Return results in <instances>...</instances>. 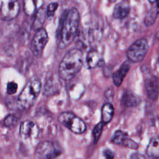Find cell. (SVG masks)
<instances>
[{"instance_id":"obj_1","label":"cell","mask_w":159,"mask_h":159,"mask_svg":"<svg viewBox=\"0 0 159 159\" xmlns=\"http://www.w3.org/2000/svg\"><path fill=\"white\" fill-rule=\"evenodd\" d=\"M60 21L57 32V44L59 49L67 47L77 35L80 24V14L75 8L65 12Z\"/></svg>"},{"instance_id":"obj_2","label":"cell","mask_w":159,"mask_h":159,"mask_svg":"<svg viewBox=\"0 0 159 159\" xmlns=\"http://www.w3.org/2000/svg\"><path fill=\"white\" fill-rule=\"evenodd\" d=\"M83 62V55L81 50H70L60 61L58 75L60 78L68 81L73 79L80 71Z\"/></svg>"},{"instance_id":"obj_3","label":"cell","mask_w":159,"mask_h":159,"mask_svg":"<svg viewBox=\"0 0 159 159\" xmlns=\"http://www.w3.org/2000/svg\"><path fill=\"white\" fill-rule=\"evenodd\" d=\"M42 89V84L37 77L31 78L26 83L19 94L17 103L19 107L27 109L34 105Z\"/></svg>"},{"instance_id":"obj_4","label":"cell","mask_w":159,"mask_h":159,"mask_svg":"<svg viewBox=\"0 0 159 159\" xmlns=\"http://www.w3.org/2000/svg\"><path fill=\"white\" fill-rule=\"evenodd\" d=\"M58 121L75 134H82L86 130V124L80 117L70 112H61L58 117Z\"/></svg>"},{"instance_id":"obj_5","label":"cell","mask_w":159,"mask_h":159,"mask_svg":"<svg viewBox=\"0 0 159 159\" xmlns=\"http://www.w3.org/2000/svg\"><path fill=\"white\" fill-rule=\"evenodd\" d=\"M148 48V43L146 39H139L133 43L128 48L127 57L129 61L132 62H140L145 57Z\"/></svg>"},{"instance_id":"obj_6","label":"cell","mask_w":159,"mask_h":159,"mask_svg":"<svg viewBox=\"0 0 159 159\" xmlns=\"http://www.w3.org/2000/svg\"><path fill=\"white\" fill-rule=\"evenodd\" d=\"M48 40V36L45 29L40 28L37 30L30 45V50L35 57L40 58L42 57Z\"/></svg>"},{"instance_id":"obj_7","label":"cell","mask_w":159,"mask_h":159,"mask_svg":"<svg viewBox=\"0 0 159 159\" xmlns=\"http://www.w3.org/2000/svg\"><path fill=\"white\" fill-rule=\"evenodd\" d=\"M20 10L17 0H0V16L3 20H11L15 19Z\"/></svg>"},{"instance_id":"obj_8","label":"cell","mask_w":159,"mask_h":159,"mask_svg":"<svg viewBox=\"0 0 159 159\" xmlns=\"http://www.w3.org/2000/svg\"><path fill=\"white\" fill-rule=\"evenodd\" d=\"M61 153L54 144L50 141L40 142L37 147L35 157L37 158H53L59 156Z\"/></svg>"},{"instance_id":"obj_9","label":"cell","mask_w":159,"mask_h":159,"mask_svg":"<svg viewBox=\"0 0 159 159\" xmlns=\"http://www.w3.org/2000/svg\"><path fill=\"white\" fill-rule=\"evenodd\" d=\"M19 132L23 139L35 138L39 134V128L34 122L26 120L21 123Z\"/></svg>"},{"instance_id":"obj_10","label":"cell","mask_w":159,"mask_h":159,"mask_svg":"<svg viewBox=\"0 0 159 159\" xmlns=\"http://www.w3.org/2000/svg\"><path fill=\"white\" fill-rule=\"evenodd\" d=\"M111 141L114 143L121 145L132 149H137L139 147L135 142L129 138L127 134L122 130L116 131L111 138Z\"/></svg>"},{"instance_id":"obj_11","label":"cell","mask_w":159,"mask_h":159,"mask_svg":"<svg viewBox=\"0 0 159 159\" xmlns=\"http://www.w3.org/2000/svg\"><path fill=\"white\" fill-rule=\"evenodd\" d=\"M145 88L148 97L152 100H156L159 94V84L157 78L151 76L145 80Z\"/></svg>"},{"instance_id":"obj_12","label":"cell","mask_w":159,"mask_h":159,"mask_svg":"<svg viewBox=\"0 0 159 159\" xmlns=\"http://www.w3.org/2000/svg\"><path fill=\"white\" fill-rule=\"evenodd\" d=\"M130 68V63L129 61L124 62L120 68L113 74V82L116 86H119L122 83L124 78L129 72Z\"/></svg>"},{"instance_id":"obj_13","label":"cell","mask_w":159,"mask_h":159,"mask_svg":"<svg viewBox=\"0 0 159 159\" xmlns=\"http://www.w3.org/2000/svg\"><path fill=\"white\" fill-rule=\"evenodd\" d=\"M86 63L89 68L93 69L102 66L104 61L101 55L96 50H92L87 54Z\"/></svg>"},{"instance_id":"obj_14","label":"cell","mask_w":159,"mask_h":159,"mask_svg":"<svg viewBox=\"0 0 159 159\" xmlns=\"http://www.w3.org/2000/svg\"><path fill=\"white\" fill-rule=\"evenodd\" d=\"M122 104L125 107H134L140 102V98L132 91H125L121 98Z\"/></svg>"},{"instance_id":"obj_15","label":"cell","mask_w":159,"mask_h":159,"mask_svg":"<svg viewBox=\"0 0 159 159\" xmlns=\"http://www.w3.org/2000/svg\"><path fill=\"white\" fill-rule=\"evenodd\" d=\"M130 9V5L128 2L122 1L116 5L113 11V17L119 19H124L129 15Z\"/></svg>"},{"instance_id":"obj_16","label":"cell","mask_w":159,"mask_h":159,"mask_svg":"<svg viewBox=\"0 0 159 159\" xmlns=\"http://www.w3.org/2000/svg\"><path fill=\"white\" fill-rule=\"evenodd\" d=\"M147 154L151 158H159V136L153 137L150 140L147 148Z\"/></svg>"},{"instance_id":"obj_17","label":"cell","mask_w":159,"mask_h":159,"mask_svg":"<svg viewBox=\"0 0 159 159\" xmlns=\"http://www.w3.org/2000/svg\"><path fill=\"white\" fill-rule=\"evenodd\" d=\"M39 0H24L23 7L25 13L29 16H32L41 7V4L38 3Z\"/></svg>"},{"instance_id":"obj_18","label":"cell","mask_w":159,"mask_h":159,"mask_svg":"<svg viewBox=\"0 0 159 159\" xmlns=\"http://www.w3.org/2000/svg\"><path fill=\"white\" fill-rule=\"evenodd\" d=\"M114 115V107L111 103H105L101 109V119L102 121L107 124L112 119Z\"/></svg>"},{"instance_id":"obj_19","label":"cell","mask_w":159,"mask_h":159,"mask_svg":"<svg viewBox=\"0 0 159 159\" xmlns=\"http://www.w3.org/2000/svg\"><path fill=\"white\" fill-rule=\"evenodd\" d=\"M46 17H47L46 9L40 7L35 12V16L33 23V27L37 30L42 28Z\"/></svg>"},{"instance_id":"obj_20","label":"cell","mask_w":159,"mask_h":159,"mask_svg":"<svg viewBox=\"0 0 159 159\" xmlns=\"http://www.w3.org/2000/svg\"><path fill=\"white\" fill-rule=\"evenodd\" d=\"M158 14L159 9L157 6L155 7H153L152 8H151L144 18L143 22L145 25L147 27L152 25L155 23Z\"/></svg>"},{"instance_id":"obj_21","label":"cell","mask_w":159,"mask_h":159,"mask_svg":"<svg viewBox=\"0 0 159 159\" xmlns=\"http://www.w3.org/2000/svg\"><path fill=\"white\" fill-rule=\"evenodd\" d=\"M58 83L54 80L50 79L46 81L43 87V94L46 96H50L57 93L58 89Z\"/></svg>"},{"instance_id":"obj_22","label":"cell","mask_w":159,"mask_h":159,"mask_svg":"<svg viewBox=\"0 0 159 159\" xmlns=\"http://www.w3.org/2000/svg\"><path fill=\"white\" fill-rule=\"evenodd\" d=\"M105 123H104L102 121L98 123L93 129V135L94 139V143H96L101 135V133L102 132L103 128L105 125Z\"/></svg>"},{"instance_id":"obj_23","label":"cell","mask_w":159,"mask_h":159,"mask_svg":"<svg viewBox=\"0 0 159 159\" xmlns=\"http://www.w3.org/2000/svg\"><path fill=\"white\" fill-rule=\"evenodd\" d=\"M17 118L14 115L9 114L4 118L3 122L6 127H12L17 124Z\"/></svg>"},{"instance_id":"obj_24","label":"cell","mask_w":159,"mask_h":159,"mask_svg":"<svg viewBox=\"0 0 159 159\" xmlns=\"http://www.w3.org/2000/svg\"><path fill=\"white\" fill-rule=\"evenodd\" d=\"M58 4L57 2H52L49 4L46 9V13L47 17H52L54 15L55 12L57 9Z\"/></svg>"},{"instance_id":"obj_25","label":"cell","mask_w":159,"mask_h":159,"mask_svg":"<svg viewBox=\"0 0 159 159\" xmlns=\"http://www.w3.org/2000/svg\"><path fill=\"white\" fill-rule=\"evenodd\" d=\"M17 84L14 81L9 82L7 84V93L8 94H14L17 90Z\"/></svg>"},{"instance_id":"obj_26","label":"cell","mask_w":159,"mask_h":159,"mask_svg":"<svg viewBox=\"0 0 159 159\" xmlns=\"http://www.w3.org/2000/svg\"><path fill=\"white\" fill-rule=\"evenodd\" d=\"M103 154H104V156L106 158L111 159V158H113L114 157V153H113L111 150H109V149H106V150H104V152H103Z\"/></svg>"},{"instance_id":"obj_27","label":"cell","mask_w":159,"mask_h":159,"mask_svg":"<svg viewBox=\"0 0 159 159\" xmlns=\"http://www.w3.org/2000/svg\"><path fill=\"white\" fill-rule=\"evenodd\" d=\"M130 158H145L144 156L142 155L141 154H138V153H133L132 155H131Z\"/></svg>"},{"instance_id":"obj_28","label":"cell","mask_w":159,"mask_h":159,"mask_svg":"<svg viewBox=\"0 0 159 159\" xmlns=\"http://www.w3.org/2000/svg\"><path fill=\"white\" fill-rule=\"evenodd\" d=\"M156 2V6L159 9V0H155Z\"/></svg>"},{"instance_id":"obj_29","label":"cell","mask_w":159,"mask_h":159,"mask_svg":"<svg viewBox=\"0 0 159 159\" xmlns=\"http://www.w3.org/2000/svg\"><path fill=\"white\" fill-rule=\"evenodd\" d=\"M155 36H156V38L159 40V30L157 31V32L156 33V35Z\"/></svg>"},{"instance_id":"obj_30","label":"cell","mask_w":159,"mask_h":159,"mask_svg":"<svg viewBox=\"0 0 159 159\" xmlns=\"http://www.w3.org/2000/svg\"><path fill=\"white\" fill-rule=\"evenodd\" d=\"M148 1H149L151 3H153V2H155V0H148Z\"/></svg>"},{"instance_id":"obj_31","label":"cell","mask_w":159,"mask_h":159,"mask_svg":"<svg viewBox=\"0 0 159 159\" xmlns=\"http://www.w3.org/2000/svg\"><path fill=\"white\" fill-rule=\"evenodd\" d=\"M110 1H111V2H114L116 0H109Z\"/></svg>"}]
</instances>
